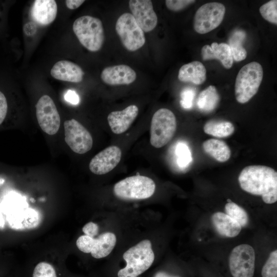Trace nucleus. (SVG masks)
I'll return each instance as SVG.
<instances>
[{
  "instance_id": "f257e3e1",
  "label": "nucleus",
  "mask_w": 277,
  "mask_h": 277,
  "mask_svg": "<svg viewBox=\"0 0 277 277\" xmlns=\"http://www.w3.org/2000/svg\"><path fill=\"white\" fill-rule=\"evenodd\" d=\"M238 181L241 188L253 195L261 196L266 204L277 201V172L263 165L245 167L240 172Z\"/></svg>"
},
{
  "instance_id": "f03ea898",
  "label": "nucleus",
  "mask_w": 277,
  "mask_h": 277,
  "mask_svg": "<svg viewBox=\"0 0 277 277\" xmlns=\"http://www.w3.org/2000/svg\"><path fill=\"white\" fill-rule=\"evenodd\" d=\"M126 266L120 269L118 277H137L152 264L154 254L150 240H144L126 251L123 255Z\"/></svg>"
},
{
  "instance_id": "7ed1b4c3",
  "label": "nucleus",
  "mask_w": 277,
  "mask_h": 277,
  "mask_svg": "<svg viewBox=\"0 0 277 277\" xmlns=\"http://www.w3.org/2000/svg\"><path fill=\"white\" fill-rule=\"evenodd\" d=\"M263 77V67L256 62L249 63L239 71L236 77L234 91L238 102H248L257 93Z\"/></svg>"
},
{
  "instance_id": "20e7f679",
  "label": "nucleus",
  "mask_w": 277,
  "mask_h": 277,
  "mask_svg": "<svg viewBox=\"0 0 277 277\" xmlns=\"http://www.w3.org/2000/svg\"><path fill=\"white\" fill-rule=\"evenodd\" d=\"M73 31L80 43L91 52L99 51L105 39L102 21L98 18L84 15L73 23Z\"/></svg>"
},
{
  "instance_id": "39448f33",
  "label": "nucleus",
  "mask_w": 277,
  "mask_h": 277,
  "mask_svg": "<svg viewBox=\"0 0 277 277\" xmlns=\"http://www.w3.org/2000/svg\"><path fill=\"white\" fill-rule=\"evenodd\" d=\"M155 184L150 177L143 175L127 177L116 183L113 193L123 200H138L149 198L154 193Z\"/></svg>"
},
{
  "instance_id": "423d86ee",
  "label": "nucleus",
  "mask_w": 277,
  "mask_h": 277,
  "mask_svg": "<svg viewBox=\"0 0 277 277\" xmlns=\"http://www.w3.org/2000/svg\"><path fill=\"white\" fill-rule=\"evenodd\" d=\"M176 129V120L174 113L167 108H161L153 114L150 125V142L160 148L168 143Z\"/></svg>"
},
{
  "instance_id": "0eeeda50",
  "label": "nucleus",
  "mask_w": 277,
  "mask_h": 277,
  "mask_svg": "<svg viewBox=\"0 0 277 277\" xmlns=\"http://www.w3.org/2000/svg\"><path fill=\"white\" fill-rule=\"evenodd\" d=\"M115 28L122 45L127 50L135 51L144 45V32L131 13L122 14L117 18Z\"/></svg>"
},
{
  "instance_id": "6e6552de",
  "label": "nucleus",
  "mask_w": 277,
  "mask_h": 277,
  "mask_svg": "<svg viewBox=\"0 0 277 277\" xmlns=\"http://www.w3.org/2000/svg\"><path fill=\"white\" fill-rule=\"evenodd\" d=\"M226 9L220 3L210 2L201 6L196 11L193 27L199 34L207 33L216 28L222 22Z\"/></svg>"
},
{
  "instance_id": "1a4fd4ad",
  "label": "nucleus",
  "mask_w": 277,
  "mask_h": 277,
  "mask_svg": "<svg viewBox=\"0 0 277 277\" xmlns=\"http://www.w3.org/2000/svg\"><path fill=\"white\" fill-rule=\"evenodd\" d=\"M255 251L248 244L234 247L229 258V266L233 277H253L255 269Z\"/></svg>"
},
{
  "instance_id": "9d476101",
  "label": "nucleus",
  "mask_w": 277,
  "mask_h": 277,
  "mask_svg": "<svg viewBox=\"0 0 277 277\" xmlns=\"http://www.w3.org/2000/svg\"><path fill=\"white\" fill-rule=\"evenodd\" d=\"M116 242L115 235L107 232L100 234L97 238L81 235L76 240V245L83 252L90 253L94 258L101 259L108 256L111 252Z\"/></svg>"
},
{
  "instance_id": "9b49d317",
  "label": "nucleus",
  "mask_w": 277,
  "mask_h": 277,
  "mask_svg": "<svg viewBox=\"0 0 277 277\" xmlns=\"http://www.w3.org/2000/svg\"><path fill=\"white\" fill-rule=\"evenodd\" d=\"M65 141L70 149L77 154H84L91 150L93 138L90 133L75 119L64 123Z\"/></svg>"
},
{
  "instance_id": "f8f14e48",
  "label": "nucleus",
  "mask_w": 277,
  "mask_h": 277,
  "mask_svg": "<svg viewBox=\"0 0 277 277\" xmlns=\"http://www.w3.org/2000/svg\"><path fill=\"white\" fill-rule=\"evenodd\" d=\"M36 115L42 130L49 135L56 134L60 126V116L52 99L42 96L36 105Z\"/></svg>"
},
{
  "instance_id": "ddd939ff",
  "label": "nucleus",
  "mask_w": 277,
  "mask_h": 277,
  "mask_svg": "<svg viewBox=\"0 0 277 277\" xmlns=\"http://www.w3.org/2000/svg\"><path fill=\"white\" fill-rule=\"evenodd\" d=\"M129 6L131 14L144 32H150L155 28L157 17L151 1L131 0Z\"/></svg>"
},
{
  "instance_id": "4468645a",
  "label": "nucleus",
  "mask_w": 277,
  "mask_h": 277,
  "mask_svg": "<svg viewBox=\"0 0 277 277\" xmlns=\"http://www.w3.org/2000/svg\"><path fill=\"white\" fill-rule=\"evenodd\" d=\"M122 151L116 146H110L96 154L90 161V170L94 174L103 175L113 170L120 163Z\"/></svg>"
},
{
  "instance_id": "2eb2a0df",
  "label": "nucleus",
  "mask_w": 277,
  "mask_h": 277,
  "mask_svg": "<svg viewBox=\"0 0 277 277\" xmlns=\"http://www.w3.org/2000/svg\"><path fill=\"white\" fill-rule=\"evenodd\" d=\"M102 80L111 86L129 85L135 81L136 74L128 65L121 64L105 68L101 74Z\"/></svg>"
},
{
  "instance_id": "dca6fc26",
  "label": "nucleus",
  "mask_w": 277,
  "mask_h": 277,
  "mask_svg": "<svg viewBox=\"0 0 277 277\" xmlns=\"http://www.w3.org/2000/svg\"><path fill=\"white\" fill-rule=\"evenodd\" d=\"M138 108L134 105H129L121 111L110 112L107 117L109 125L113 133L120 134L126 132L136 118Z\"/></svg>"
},
{
  "instance_id": "f3484780",
  "label": "nucleus",
  "mask_w": 277,
  "mask_h": 277,
  "mask_svg": "<svg viewBox=\"0 0 277 277\" xmlns=\"http://www.w3.org/2000/svg\"><path fill=\"white\" fill-rule=\"evenodd\" d=\"M57 11L54 0H35L30 10L32 19L41 26L48 25L56 18Z\"/></svg>"
},
{
  "instance_id": "a211bd4d",
  "label": "nucleus",
  "mask_w": 277,
  "mask_h": 277,
  "mask_svg": "<svg viewBox=\"0 0 277 277\" xmlns=\"http://www.w3.org/2000/svg\"><path fill=\"white\" fill-rule=\"evenodd\" d=\"M50 73L56 80L72 83L82 82L84 75L81 67L67 60L56 62L51 68Z\"/></svg>"
},
{
  "instance_id": "6ab92c4d",
  "label": "nucleus",
  "mask_w": 277,
  "mask_h": 277,
  "mask_svg": "<svg viewBox=\"0 0 277 277\" xmlns=\"http://www.w3.org/2000/svg\"><path fill=\"white\" fill-rule=\"evenodd\" d=\"M201 56L204 61L219 60L226 69L231 68L233 63L230 48L225 43L213 42L210 46H204L201 49Z\"/></svg>"
},
{
  "instance_id": "aec40b11",
  "label": "nucleus",
  "mask_w": 277,
  "mask_h": 277,
  "mask_svg": "<svg viewBox=\"0 0 277 277\" xmlns=\"http://www.w3.org/2000/svg\"><path fill=\"white\" fill-rule=\"evenodd\" d=\"M179 80L182 82H190L201 85L206 78V69L199 61H193L183 65L178 74Z\"/></svg>"
},
{
  "instance_id": "412c9836",
  "label": "nucleus",
  "mask_w": 277,
  "mask_h": 277,
  "mask_svg": "<svg viewBox=\"0 0 277 277\" xmlns=\"http://www.w3.org/2000/svg\"><path fill=\"white\" fill-rule=\"evenodd\" d=\"M212 222L218 233L225 237H235L242 229V227L236 221L223 212L214 213L212 216Z\"/></svg>"
},
{
  "instance_id": "4be33fe9",
  "label": "nucleus",
  "mask_w": 277,
  "mask_h": 277,
  "mask_svg": "<svg viewBox=\"0 0 277 277\" xmlns=\"http://www.w3.org/2000/svg\"><path fill=\"white\" fill-rule=\"evenodd\" d=\"M202 146L204 151L218 162H226L231 156L230 149L223 141L211 138L204 141Z\"/></svg>"
},
{
  "instance_id": "5701e85b",
  "label": "nucleus",
  "mask_w": 277,
  "mask_h": 277,
  "mask_svg": "<svg viewBox=\"0 0 277 277\" xmlns=\"http://www.w3.org/2000/svg\"><path fill=\"white\" fill-rule=\"evenodd\" d=\"M220 101V96L216 88L210 85L202 91L198 95L196 105L201 111L210 112L217 106Z\"/></svg>"
},
{
  "instance_id": "b1692460",
  "label": "nucleus",
  "mask_w": 277,
  "mask_h": 277,
  "mask_svg": "<svg viewBox=\"0 0 277 277\" xmlns=\"http://www.w3.org/2000/svg\"><path fill=\"white\" fill-rule=\"evenodd\" d=\"M203 129L205 133L219 138L228 137L234 131L233 124L223 120H210L205 124Z\"/></svg>"
},
{
  "instance_id": "393cba45",
  "label": "nucleus",
  "mask_w": 277,
  "mask_h": 277,
  "mask_svg": "<svg viewBox=\"0 0 277 277\" xmlns=\"http://www.w3.org/2000/svg\"><path fill=\"white\" fill-rule=\"evenodd\" d=\"M246 38V33L243 30H236L230 36L228 44L230 48L233 60L236 62L244 60L247 51L243 46Z\"/></svg>"
},
{
  "instance_id": "a878e982",
  "label": "nucleus",
  "mask_w": 277,
  "mask_h": 277,
  "mask_svg": "<svg viewBox=\"0 0 277 277\" xmlns=\"http://www.w3.org/2000/svg\"><path fill=\"white\" fill-rule=\"evenodd\" d=\"M226 214L236 221L242 227L246 226L248 222V216L246 211L236 203L230 202L225 206Z\"/></svg>"
},
{
  "instance_id": "bb28decb",
  "label": "nucleus",
  "mask_w": 277,
  "mask_h": 277,
  "mask_svg": "<svg viewBox=\"0 0 277 277\" xmlns=\"http://www.w3.org/2000/svg\"><path fill=\"white\" fill-rule=\"evenodd\" d=\"M262 16L268 22L277 24V1L271 0L262 5L259 9Z\"/></svg>"
},
{
  "instance_id": "cd10ccee",
  "label": "nucleus",
  "mask_w": 277,
  "mask_h": 277,
  "mask_svg": "<svg viewBox=\"0 0 277 277\" xmlns=\"http://www.w3.org/2000/svg\"><path fill=\"white\" fill-rule=\"evenodd\" d=\"M262 277L277 276V250L270 253L269 256L262 269Z\"/></svg>"
},
{
  "instance_id": "c85d7f7f",
  "label": "nucleus",
  "mask_w": 277,
  "mask_h": 277,
  "mask_svg": "<svg viewBox=\"0 0 277 277\" xmlns=\"http://www.w3.org/2000/svg\"><path fill=\"white\" fill-rule=\"evenodd\" d=\"M32 277H57L55 270L50 264L42 262L35 267Z\"/></svg>"
},
{
  "instance_id": "c756f323",
  "label": "nucleus",
  "mask_w": 277,
  "mask_h": 277,
  "mask_svg": "<svg viewBox=\"0 0 277 277\" xmlns=\"http://www.w3.org/2000/svg\"><path fill=\"white\" fill-rule=\"evenodd\" d=\"M177 163L181 167L188 166L192 161L190 151L185 144L180 143L176 149Z\"/></svg>"
},
{
  "instance_id": "7c9ffc66",
  "label": "nucleus",
  "mask_w": 277,
  "mask_h": 277,
  "mask_svg": "<svg viewBox=\"0 0 277 277\" xmlns=\"http://www.w3.org/2000/svg\"><path fill=\"white\" fill-rule=\"evenodd\" d=\"M195 2L193 0H166L165 4L168 9L176 12L186 8Z\"/></svg>"
},
{
  "instance_id": "2f4dec72",
  "label": "nucleus",
  "mask_w": 277,
  "mask_h": 277,
  "mask_svg": "<svg viewBox=\"0 0 277 277\" xmlns=\"http://www.w3.org/2000/svg\"><path fill=\"white\" fill-rule=\"evenodd\" d=\"M195 95L194 90L190 88L184 89L181 93V106L185 109H190L193 105V101Z\"/></svg>"
},
{
  "instance_id": "473e14b6",
  "label": "nucleus",
  "mask_w": 277,
  "mask_h": 277,
  "mask_svg": "<svg viewBox=\"0 0 277 277\" xmlns=\"http://www.w3.org/2000/svg\"><path fill=\"white\" fill-rule=\"evenodd\" d=\"M82 231L85 235L94 238L98 232V226L96 224L90 222L84 226Z\"/></svg>"
},
{
  "instance_id": "72a5a7b5",
  "label": "nucleus",
  "mask_w": 277,
  "mask_h": 277,
  "mask_svg": "<svg viewBox=\"0 0 277 277\" xmlns=\"http://www.w3.org/2000/svg\"><path fill=\"white\" fill-rule=\"evenodd\" d=\"M8 104L4 94L0 91V125L3 123L7 115Z\"/></svg>"
},
{
  "instance_id": "f704fd0d",
  "label": "nucleus",
  "mask_w": 277,
  "mask_h": 277,
  "mask_svg": "<svg viewBox=\"0 0 277 277\" xmlns=\"http://www.w3.org/2000/svg\"><path fill=\"white\" fill-rule=\"evenodd\" d=\"M64 98L66 101L73 105L77 104L80 101L78 94L71 90H68L65 94Z\"/></svg>"
},
{
  "instance_id": "c9c22d12",
  "label": "nucleus",
  "mask_w": 277,
  "mask_h": 277,
  "mask_svg": "<svg viewBox=\"0 0 277 277\" xmlns=\"http://www.w3.org/2000/svg\"><path fill=\"white\" fill-rule=\"evenodd\" d=\"M23 31L27 35L32 36L36 32L37 26L33 22H28L24 25Z\"/></svg>"
},
{
  "instance_id": "e433bc0d",
  "label": "nucleus",
  "mask_w": 277,
  "mask_h": 277,
  "mask_svg": "<svg viewBox=\"0 0 277 277\" xmlns=\"http://www.w3.org/2000/svg\"><path fill=\"white\" fill-rule=\"evenodd\" d=\"M67 7L70 9H75L85 2L84 0H67L65 1Z\"/></svg>"
},
{
  "instance_id": "4c0bfd02",
  "label": "nucleus",
  "mask_w": 277,
  "mask_h": 277,
  "mask_svg": "<svg viewBox=\"0 0 277 277\" xmlns=\"http://www.w3.org/2000/svg\"><path fill=\"white\" fill-rule=\"evenodd\" d=\"M153 277H180L178 276H172L163 271H159L156 272Z\"/></svg>"
}]
</instances>
